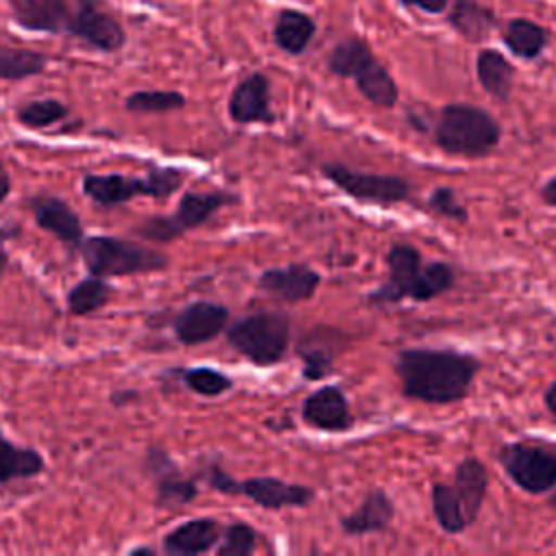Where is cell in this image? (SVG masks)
<instances>
[{
    "instance_id": "cell-1",
    "label": "cell",
    "mask_w": 556,
    "mask_h": 556,
    "mask_svg": "<svg viewBox=\"0 0 556 556\" xmlns=\"http://www.w3.org/2000/svg\"><path fill=\"white\" fill-rule=\"evenodd\" d=\"M393 369L404 397L426 404H454L467 397L480 361L456 350L404 348L397 352Z\"/></svg>"
},
{
    "instance_id": "cell-2",
    "label": "cell",
    "mask_w": 556,
    "mask_h": 556,
    "mask_svg": "<svg viewBox=\"0 0 556 556\" xmlns=\"http://www.w3.org/2000/svg\"><path fill=\"white\" fill-rule=\"evenodd\" d=\"M384 263L389 276L367 295L371 304H397L402 300L428 302L447 293L456 282L450 263L430 261L421 265V254L408 243L391 245L384 254Z\"/></svg>"
},
{
    "instance_id": "cell-3",
    "label": "cell",
    "mask_w": 556,
    "mask_h": 556,
    "mask_svg": "<svg viewBox=\"0 0 556 556\" xmlns=\"http://www.w3.org/2000/svg\"><path fill=\"white\" fill-rule=\"evenodd\" d=\"M500 139V122L469 102H450L434 119V143L452 156L482 159L497 148Z\"/></svg>"
},
{
    "instance_id": "cell-4",
    "label": "cell",
    "mask_w": 556,
    "mask_h": 556,
    "mask_svg": "<svg viewBox=\"0 0 556 556\" xmlns=\"http://www.w3.org/2000/svg\"><path fill=\"white\" fill-rule=\"evenodd\" d=\"M78 250L87 271L100 278L150 274L169 265V256L165 252L119 237L93 235L83 239Z\"/></svg>"
},
{
    "instance_id": "cell-5",
    "label": "cell",
    "mask_w": 556,
    "mask_h": 556,
    "mask_svg": "<svg viewBox=\"0 0 556 556\" xmlns=\"http://www.w3.org/2000/svg\"><path fill=\"white\" fill-rule=\"evenodd\" d=\"M226 341L258 367L282 361L291 339L289 317L276 311H258L226 326Z\"/></svg>"
},
{
    "instance_id": "cell-6",
    "label": "cell",
    "mask_w": 556,
    "mask_h": 556,
    "mask_svg": "<svg viewBox=\"0 0 556 556\" xmlns=\"http://www.w3.org/2000/svg\"><path fill=\"white\" fill-rule=\"evenodd\" d=\"M321 176L358 202L391 206L410 198V182L393 174H374L341 163H324Z\"/></svg>"
},
{
    "instance_id": "cell-7",
    "label": "cell",
    "mask_w": 556,
    "mask_h": 556,
    "mask_svg": "<svg viewBox=\"0 0 556 556\" xmlns=\"http://www.w3.org/2000/svg\"><path fill=\"white\" fill-rule=\"evenodd\" d=\"M497 463L526 493L541 495L556 486V452L534 443H506L497 450Z\"/></svg>"
},
{
    "instance_id": "cell-8",
    "label": "cell",
    "mask_w": 556,
    "mask_h": 556,
    "mask_svg": "<svg viewBox=\"0 0 556 556\" xmlns=\"http://www.w3.org/2000/svg\"><path fill=\"white\" fill-rule=\"evenodd\" d=\"M67 35L80 39L98 52H117L126 46V30L122 22L104 7L102 0H74Z\"/></svg>"
},
{
    "instance_id": "cell-9",
    "label": "cell",
    "mask_w": 556,
    "mask_h": 556,
    "mask_svg": "<svg viewBox=\"0 0 556 556\" xmlns=\"http://www.w3.org/2000/svg\"><path fill=\"white\" fill-rule=\"evenodd\" d=\"M230 313L224 304L198 300L174 317V334L182 345H200L219 337L228 326Z\"/></svg>"
},
{
    "instance_id": "cell-10",
    "label": "cell",
    "mask_w": 556,
    "mask_h": 556,
    "mask_svg": "<svg viewBox=\"0 0 556 556\" xmlns=\"http://www.w3.org/2000/svg\"><path fill=\"white\" fill-rule=\"evenodd\" d=\"M228 115L235 124H274L276 115L269 104V78L252 72L241 78L228 96Z\"/></svg>"
},
{
    "instance_id": "cell-11",
    "label": "cell",
    "mask_w": 556,
    "mask_h": 556,
    "mask_svg": "<svg viewBox=\"0 0 556 556\" xmlns=\"http://www.w3.org/2000/svg\"><path fill=\"white\" fill-rule=\"evenodd\" d=\"M319 282H321V276L304 263H291L287 267L265 269L256 280V285L263 293H267L269 298H276L280 302H287V304H298V302L311 300L313 293L317 291Z\"/></svg>"
},
{
    "instance_id": "cell-12",
    "label": "cell",
    "mask_w": 556,
    "mask_h": 556,
    "mask_svg": "<svg viewBox=\"0 0 556 556\" xmlns=\"http://www.w3.org/2000/svg\"><path fill=\"white\" fill-rule=\"evenodd\" d=\"M239 495H245L261 508L280 510V508H289V506H293V508L308 506L315 497V491L306 484L285 482V480L271 478V476H258V478L241 480Z\"/></svg>"
},
{
    "instance_id": "cell-13",
    "label": "cell",
    "mask_w": 556,
    "mask_h": 556,
    "mask_svg": "<svg viewBox=\"0 0 556 556\" xmlns=\"http://www.w3.org/2000/svg\"><path fill=\"white\" fill-rule=\"evenodd\" d=\"M13 22L28 33H65L72 4L70 0H7Z\"/></svg>"
},
{
    "instance_id": "cell-14",
    "label": "cell",
    "mask_w": 556,
    "mask_h": 556,
    "mask_svg": "<svg viewBox=\"0 0 556 556\" xmlns=\"http://www.w3.org/2000/svg\"><path fill=\"white\" fill-rule=\"evenodd\" d=\"M302 419L311 428L326 432H343L354 421L343 391L332 384L319 387L304 400Z\"/></svg>"
},
{
    "instance_id": "cell-15",
    "label": "cell",
    "mask_w": 556,
    "mask_h": 556,
    "mask_svg": "<svg viewBox=\"0 0 556 556\" xmlns=\"http://www.w3.org/2000/svg\"><path fill=\"white\" fill-rule=\"evenodd\" d=\"M148 469L156 478V504L159 506H185L191 504L198 497V484L195 480L180 473L178 465L163 452V450H150L148 452Z\"/></svg>"
},
{
    "instance_id": "cell-16",
    "label": "cell",
    "mask_w": 556,
    "mask_h": 556,
    "mask_svg": "<svg viewBox=\"0 0 556 556\" xmlns=\"http://www.w3.org/2000/svg\"><path fill=\"white\" fill-rule=\"evenodd\" d=\"M30 211L39 228L54 235L67 248H78L85 239L80 217L74 208L54 195H37L30 200Z\"/></svg>"
},
{
    "instance_id": "cell-17",
    "label": "cell",
    "mask_w": 556,
    "mask_h": 556,
    "mask_svg": "<svg viewBox=\"0 0 556 556\" xmlns=\"http://www.w3.org/2000/svg\"><path fill=\"white\" fill-rule=\"evenodd\" d=\"M222 523L213 517H193L163 536V552L172 556H193L215 549L222 539Z\"/></svg>"
},
{
    "instance_id": "cell-18",
    "label": "cell",
    "mask_w": 556,
    "mask_h": 556,
    "mask_svg": "<svg viewBox=\"0 0 556 556\" xmlns=\"http://www.w3.org/2000/svg\"><path fill=\"white\" fill-rule=\"evenodd\" d=\"M83 193L98 206L111 208L126 204L137 195L148 198V187L143 176H124V174H85Z\"/></svg>"
},
{
    "instance_id": "cell-19",
    "label": "cell",
    "mask_w": 556,
    "mask_h": 556,
    "mask_svg": "<svg viewBox=\"0 0 556 556\" xmlns=\"http://www.w3.org/2000/svg\"><path fill=\"white\" fill-rule=\"evenodd\" d=\"M445 22L469 43H482L500 26L495 11L480 0H450Z\"/></svg>"
},
{
    "instance_id": "cell-20",
    "label": "cell",
    "mask_w": 556,
    "mask_h": 556,
    "mask_svg": "<svg viewBox=\"0 0 556 556\" xmlns=\"http://www.w3.org/2000/svg\"><path fill=\"white\" fill-rule=\"evenodd\" d=\"M393 515H395V508L389 495L382 489H371L363 497L356 510L339 519V526L350 536H363V534L387 530L389 523L393 521Z\"/></svg>"
},
{
    "instance_id": "cell-21",
    "label": "cell",
    "mask_w": 556,
    "mask_h": 556,
    "mask_svg": "<svg viewBox=\"0 0 556 556\" xmlns=\"http://www.w3.org/2000/svg\"><path fill=\"white\" fill-rule=\"evenodd\" d=\"M315 33H317V22L313 20V15L291 7L280 9L271 26L274 43L291 56L302 54L311 46Z\"/></svg>"
},
{
    "instance_id": "cell-22",
    "label": "cell",
    "mask_w": 556,
    "mask_h": 556,
    "mask_svg": "<svg viewBox=\"0 0 556 556\" xmlns=\"http://www.w3.org/2000/svg\"><path fill=\"white\" fill-rule=\"evenodd\" d=\"M454 493L463 506L465 519L471 526L482 508V502L486 497L489 486V473L482 460L478 458H465L458 463L454 471Z\"/></svg>"
},
{
    "instance_id": "cell-23",
    "label": "cell",
    "mask_w": 556,
    "mask_h": 556,
    "mask_svg": "<svg viewBox=\"0 0 556 556\" xmlns=\"http://www.w3.org/2000/svg\"><path fill=\"white\" fill-rule=\"evenodd\" d=\"M237 202L235 195L226 193V191H187L178 206L176 213L169 215L174 228L182 235L185 230H193L198 226H202L204 222H208L219 208H224L226 204Z\"/></svg>"
},
{
    "instance_id": "cell-24",
    "label": "cell",
    "mask_w": 556,
    "mask_h": 556,
    "mask_svg": "<svg viewBox=\"0 0 556 556\" xmlns=\"http://www.w3.org/2000/svg\"><path fill=\"white\" fill-rule=\"evenodd\" d=\"M476 78L480 87L497 102H508L513 93L515 67L495 48H482L476 54Z\"/></svg>"
},
{
    "instance_id": "cell-25",
    "label": "cell",
    "mask_w": 556,
    "mask_h": 556,
    "mask_svg": "<svg viewBox=\"0 0 556 556\" xmlns=\"http://www.w3.org/2000/svg\"><path fill=\"white\" fill-rule=\"evenodd\" d=\"M549 33L536 20L513 17L502 28V43L513 52V56L523 61H534L547 48Z\"/></svg>"
},
{
    "instance_id": "cell-26",
    "label": "cell",
    "mask_w": 556,
    "mask_h": 556,
    "mask_svg": "<svg viewBox=\"0 0 556 556\" xmlns=\"http://www.w3.org/2000/svg\"><path fill=\"white\" fill-rule=\"evenodd\" d=\"M358 93L378 109H393L400 100V87L391 72L378 61H369L354 78Z\"/></svg>"
},
{
    "instance_id": "cell-27",
    "label": "cell",
    "mask_w": 556,
    "mask_h": 556,
    "mask_svg": "<svg viewBox=\"0 0 556 556\" xmlns=\"http://www.w3.org/2000/svg\"><path fill=\"white\" fill-rule=\"evenodd\" d=\"M374 59L376 54L363 37L348 35L330 48L326 56V67L337 78H354Z\"/></svg>"
},
{
    "instance_id": "cell-28",
    "label": "cell",
    "mask_w": 556,
    "mask_h": 556,
    "mask_svg": "<svg viewBox=\"0 0 556 556\" xmlns=\"http://www.w3.org/2000/svg\"><path fill=\"white\" fill-rule=\"evenodd\" d=\"M46 467L43 456L33 447H22L0 434V484L39 476Z\"/></svg>"
},
{
    "instance_id": "cell-29",
    "label": "cell",
    "mask_w": 556,
    "mask_h": 556,
    "mask_svg": "<svg viewBox=\"0 0 556 556\" xmlns=\"http://www.w3.org/2000/svg\"><path fill=\"white\" fill-rule=\"evenodd\" d=\"M50 63V56L28 48H13L0 43V80H24L41 74Z\"/></svg>"
},
{
    "instance_id": "cell-30",
    "label": "cell",
    "mask_w": 556,
    "mask_h": 556,
    "mask_svg": "<svg viewBox=\"0 0 556 556\" xmlns=\"http://www.w3.org/2000/svg\"><path fill=\"white\" fill-rule=\"evenodd\" d=\"M111 293L113 289L104 278L89 274V278H83L70 289L65 302L72 315H89L102 308L111 300Z\"/></svg>"
},
{
    "instance_id": "cell-31",
    "label": "cell",
    "mask_w": 556,
    "mask_h": 556,
    "mask_svg": "<svg viewBox=\"0 0 556 556\" xmlns=\"http://www.w3.org/2000/svg\"><path fill=\"white\" fill-rule=\"evenodd\" d=\"M430 497H432V513H434V519L441 526V530H445L447 534H458L465 528H469L463 506L454 493V486L434 482Z\"/></svg>"
},
{
    "instance_id": "cell-32",
    "label": "cell",
    "mask_w": 556,
    "mask_h": 556,
    "mask_svg": "<svg viewBox=\"0 0 556 556\" xmlns=\"http://www.w3.org/2000/svg\"><path fill=\"white\" fill-rule=\"evenodd\" d=\"M187 98L174 89H139L126 96L124 106L130 113H172L180 111Z\"/></svg>"
},
{
    "instance_id": "cell-33",
    "label": "cell",
    "mask_w": 556,
    "mask_h": 556,
    "mask_svg": "<svg viewBox=\"0 0 556 556\" xmlns=\"http://www.w3.org/2000/svg\"><path fill=\"white\" fill-rule=\"evenodd\" d=\"M67 115H70L67 104H63L56 98L30 100V102H24L22 106H17V111H15V119L24 128H33V130H41V128L54 126L56 122L65 119Z\"/></svg>"
},
{
    "instance_id": "cell-34",
    "label": "cell",
    "mask_w": 556,
    "mask_h": 556,
    "mask_svg": "<svg viewBox=\"0 0 556 556\" xmlns=\"http://www.w3.org/2000/svg\"><path fill=\"white\" fill-rule=\"evenodd\" d=\"M334 343L332 345H326L321 341H306L298 348V356L302 358L304 363V378L308 380H321L326 378L330 371H332V361H334Z\"/></svg>"
},
{
    "instance_id": "cell-35",
    "label": "cell",
    "mask_w": 556,
    "mask_h": 556,
    "mask_svg": "<svg viewBox=\"0 0 556 556\" xmlns=\"http://www.w3.org/2000/svg\"><path fill=\"white\" fill-rule=\"evenodd\" d=\"M182 382L198 395L217 397L232 389V380L213 367H191L182 371Z\"/></svg>"
},
{
    "instance_id": "cell-36",
    "label": "cell",
    "mask_w": 556,
    "mask_h": 556,
    "mask_svg": "<svg viewBox=\"0 0 556 556\" xmlns=\"http://www.w3.org/2000/svg\"><path fill=\"white\" fill-rule=\"evenodd\" d=\"M256 547V532L243 521L228 523L222 530V539L215 545L217 556H250Z\"/></svg>"
},
{
    "instance_id": "cell-37",
    "label": "cell",
    "mask_w": 556,
    "mask_h": 556,
    "mask_svg": "<svg viewBox=\"0 0 556 556\" xmlns=\"http://www.w3.org/2000/svg\"><path fill=\"white\" fill-rule=\"evenodd\" d=\"M143 178L148 187V198L163 200L182 187L185 172L178 167H152Z\"/></svg>"
},
{
    "instance_id": "cell-38",
    "label": "cell",
    "mask_w": 556,
    "mask_h": 556,
    "mask_svg": "<svg viewBox=\"0 0 556 556\" xmlns=\"http://www.w3.org/2000/svg\"><path fill=\"white\" fill-rule=\"evenodd\" d=\"M428 206L445 219H454V222H460V224L467 222V208H465L463 202H458L452 187L432 189V193L428 198Z\"/></svg>"
},
{
    "instance_id": "cell-39",
    "label": "cell",
    "mask_w": 556,
    "mask_h": 556,
    "mask_svg": "<svg viewBox=\"0 0 556 556\" xmlns=\"http://www.w3.org/2000/svg\"><path fill=\"white\" fill-rule=\"evenodd\" d=\"M206 482L211 489L226 493V495H239V480H235L230 473H226L222 467L211 465L206 471Z\"/></svg>"
},
{
    "instance_id": "cell-40",
    "label": "cell",
    "mask_w": 556,
    "mask_h": 556,
    "mask_svg": "<svg viewBox=\"0 0 556 556\" xmlns=\"http://www.w3.org/2000/svg\"><path fill=\"white\" fill-rule=\"evenodd\" d=\"M406 9H417L426 15H441L445 13L450 0H400Z\"/></svg>"
},
{
    "instance_id": "cell-41",
    "label": "cell",
    "mask_w": 556,
    "mask_h": 556,
    "mask_svg": "<svg viewBox=\"0 0 556 556\" xmlns=\"http://www.w3.org/2000/svg\"><path fill=\"white\" fill-rule=\"evenodd\" d=\"M13 235H15V228H0V278H2V274H4V269H7V265H9V252H7L4 243H7V239H11Z\"/></svg>"
},
{
    "instance_id": "cell-42",
    "label": "cell",
    "mask_w": 556,
    "mask_h": 556,
    "mask_svg": "<svg viewBox=\"0 0 556 556\" xmlns=\"http://www.w3.org/2000/svg\"><path fill=\"white\" fill-rule=\"evenodd\" d=\"M541 200L545 202V204H549V206H556V176H552L549 180H545L543 185H541Z\"/></svg>"
},
{
    "instance_id": "cell-43",
    "label": "cell",
    "mask_w": 556,
    "mask_h": 556,
    "mask_svg": "<svg viewBox=\"0 0 556 556\" xmlns=\"http://www.w3.org/2000/svg\"><path fill=\"white\" fill-rule=\"evenodd\" d=\"M543 402H545L547 410H549L552 415H556V380L545 389V393H543Z\"/></svg>"
},
{
    "instance_id": "cell-44",
    "label": "cell",
    "mask_w": 556,
    "mask_h": 556,
    "mask_svg": "<svg viewBox=\"0 0 556 556\" xmlns=\"http://www.w3.org/2000/svg\"><path fill=\"white\" fill-rule=\"evenodd\" d=\"M9 191H11V178H9V174L4 172V165H2V161H0V204L7 200Z\"/></svg>"
},
{
    "instance_id": "cell-45",
    "label": "cell",
    "mask_w": 556,
    "mask_h": 556,
    "mask_svg": "<svg viewBox=\"0 0 556 556\" xmlns=\"http://www.w3.org/2000/svg\"><path fill=\"white\" fill-rule=\"evenodd\" d=\"M130 554H154V549H150V547H132Z\"/></svg>"
},
{
    "instance_id": "cell-46",
    "label": "cell",
    "mask_w": 556,
    "mask_h": 556,
    "mask_svg": "<svg viewBox=\"0 0 556 556\" xmlns=\"http://www.w3.org/2000/svg\"><path fill=\"white\" fill-rule=\"evenodd\" d=\"M549 506H554V508H556V493L549 497Z\"/></svg>"
}]
</instances>
